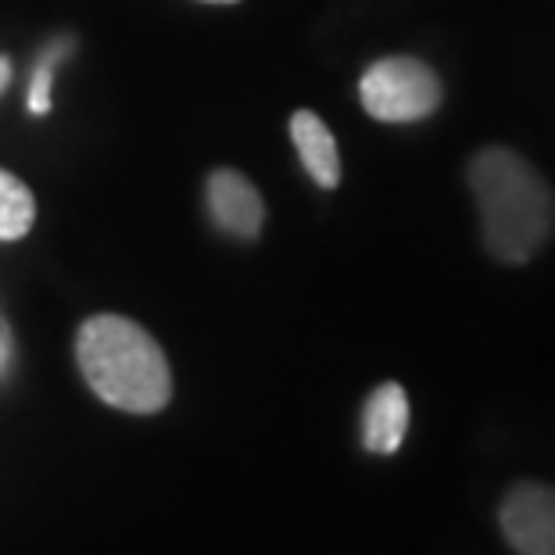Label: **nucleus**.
<instances>
[{
  "label": "nucleus",
  "mask_w": 555,
  "mask_h": 555,
  "mask_svg": "<svg viewBox=\"0 0 555 555\" xmlns=\"http://www.w3.org/2000/svg\"><path fill=\"white\" fill-rule=\"evenodd\" d=\"M208 211L219 230L233 233L241 241H255L266 222V201L258 186L237 169H216L208 176Z\"/></svg>",
  "instance_id": "obj_5"
},
{
  "label": "nucleus",
  "mask_w": 555,
  "mask_h": 555,
  "mask_svg": "<svg viewBox=\"0 0 555 555\" xmlns=\"http://www.w3.org/2000/svg\"><path fill=\"white\" fill-rule=\"evenodd\" d=\"M205 4H237V0H205Z\"/></svg>",
  "instance_id": "obj_12"
},
{
  "label": "nucleus",
  "mask_w": 555,
  "mask_h": 555,
  "mask_svg": "<svg viewBox=\"0 0 555 555\" xmlns=\"http://www.w3.org/2000/svg\"><path fill=\"white\" fill-rule=\"evenodd\" d=\"M409 434V395L387 380L362 405V448L373 455H395Z\"/></svg>",
  "instance_id": "obj_6"
},
{
  "label": "nucleus",
  "mask_w": 555,
  "mask_h": 555,
  "mask_svg": "<svg viewBox=\"0 0 555 555\" xmlns=\"http://www.w3.org/2000/svg\"><path fill=\"white\" fill-rule=\"evenodd\" d=\"M82 380L104 405L155 416L172 398V370L155 337L126 315H90L76 334Z\"/></svg>",
  "instance_id": "obj_2"
},
{
  "label": "nucleus",
  "mask_w": 555,
  "mask_h": 555,
  "mask_svg": "<svg viewBox=\"0 0 555 555\" xmlns=\"http://www.w3.org/2000/svg\"><path fill=\"white\" fill-rule=\"evenodd\" d=\"M8 82H11V62L4 54H0V93L8 90Z\"/></svg>",
  "instance_id": "obj_11"
},
{
  "label": "nucleus",
  "mask_w": 555,
  "mask_h": 555,
  "mask_svg": "<svg viewBox=\"0 0 555 555\" xmlns=\"http://www.w3.org/2000/svg\"><path fill=\"white\" fill-rule=\"evenodd\" d=\"M37 222V197L18 176L0 169V241H22Z\"/></svg>",
  "instance_id": "obj_8"
},
{
  "label": "nucleus",
  "mask_w": 555,
  "mask_h": 555,
  "mask_svg": "<svg viewBox=\"0 0 555 555\" xmlns=\"http://www.w3.org/2000/svg\"><path fill=\"white\" fill-rule=\"evenodd\" d=\"M359 98L362 108L380 122H423L441 108L444 90L427 62L409 54H391L365 68Z\"/></svg>",
  "instance_id": "obj_3"
},
{
  "label": "nucleus",
  "mask_w": 555,
  "mask_h": 555,
  "mask_svg": "<svg viewBox=\"0 0 555 555\" xmlns=\"http://www.w3.org/2000/svg\"><path fill=\"white\" fill-rule=\"evenodd\" d=\"M499 527L519 555H555V488L519 480L499 505Z\"/></svg>",
  "instance_id": "obj_4"
},
{
  "label": "nucleus",
  "mask_w": 555,
  "mask_h": 555,
  "mask_svg": "<svg viewBox=\"0 0 555 555\" xmlns=\"http://www.w3.org/2000/svg\"><path fill=\"white\" fill-rule=\"evenodd\" d=\"M291 140H294V147H298L305 172H309L323 191H334L340 183V155H337V140L330 133V126L319 119L315 112L301 108L291 115Z\"/></svg>",
  "instance_id": "obj_7"
},
{
  "label": "nucleus",
  "mask_w": 555,
  "mask_h": 555,
  "mask_svg": "<svg viewBox=\"0 0 555 555\" xmlns=\"http://www.w3.org/2000/svg\"><path fill=\"white\" fill-rule=\"evenodd\" d=\"M8 362H11V334H8V323L0 319V376H4Z\"/></svg>",
  "instance_id": "obj_10"
},
{
  "label": "nucleus",
  "mask_w": 555,
  "mask_h": 555,
  "mask_svg": "<svg viewBox=\"0 0 555 555\" xmlns=\"http://www.w3.org/2000/svg\"><path fill=\"white\" fill-rule=\"evenodd\" d=\"M483 247L505 266L530 262L555 233V194L541 172L509 147H483L469 162Z\"/></svg>",
  "instance_id": "obj_1"
},
{
  "label": "nucleus",
  "mask_w": 555,
  "mask_h": 555,
  "mask_svg": "<svg viewBox=\"0 0 555 555\" xmlns=\"http://www.w3.org/2000/svg\"><path fill=\"white\" fill-rule=\"evenodd\" d=\"M51 76H54V51L40 62L37 79H33V90H29V108L37 115H43L47 108H51Z\"/></svg>",
  "instance_id": "obj_9"
}]
</instances>
